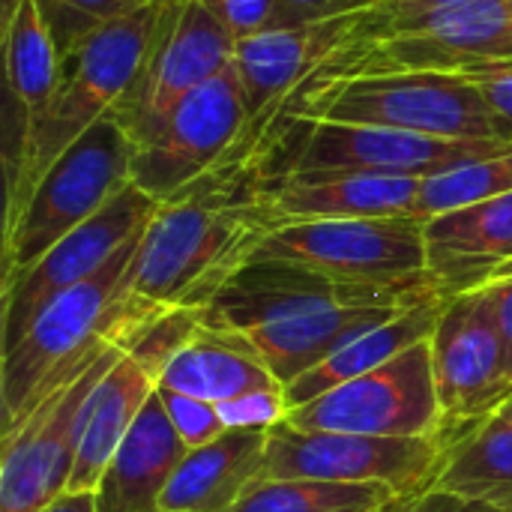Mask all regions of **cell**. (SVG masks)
I'll list each match as a JSON object with an SVG mask.
<instances>
[{"instance_id":"17","label":"cell","mask_w":512,"mask_h":512,"mask_svg":"<svg viewBox=\"0 0 512 512\" xmlns=\"http://www.w3.org/2000/svg\"><path fill=\"white\" fill-rule=\"evenodd\" d=\"M342 21L345 18L306 27H279L237 42L234 72L240 78L249 108V129L237 153L255 156V147L261 144L282 105L312 78V72L336 48Z\"/></svg>"},{"instance_id":"34","label":"cell","mask_w":512,"mask_h":512,"mask_svg":"<svg viewBox=\"0 0 512 512\" xmlns=\"http://www.w3.org/2000/svg\"><path fill=\"white\" fill-rule=\"evenodd\" d=\"M216 411H219L225 429L270 432L273 426L288 420V399H285V390H255V393H246V396L216 405Z\"/></svg>"},{"instance_id":"3","label":"cell","mask_w":512,"mask_h":512,"mask_svg":"<svg viewBox=\"0 0 512 512\" xmlns=\"http://www.w3.org/2000/svg\"><path fill=\"white\" fill-rule=\"evenodd\" d=\"M177 0H150L117 18L63 57L51 105L36 123L18 165L3 177V231L12 228L45 171L90 126L114 114L144 72Z\"/></svg>"},{"instance_id":"5","label":"cell","mask_w":512,"mask_h":512,"mask_svg":"<svg viewBox=\"0 0 512 512\" xmlns=\"http://www.w3.org/2000/svg\"><path fill=\"white\" fill-rule=\"evenodd\" d=\"M288 117H321L453 141L465 138L512 144L483 90L462 72L417 69L318 81L297 90L282 105L270 129Z\"/></svg>"},{"instance_id":"25","label":"cell","mask_w":512,"mask_h":512,"mask_svg":"<svg viewBox=\"0 0 512 512\" xmlns=\"http://www.w3.org/2000/svg\"><path fill=\"white\" fill-rule=\"evenodd\" d=\"M444 300H429L420 303L402 315H396L393 321L366 330L360 336H354L351 342H345L333 357H327L321 366H315L312 372H306L303 378H297L294 384L285 387V399H288V411L300 408L360 375H369L375 369H381L384 363L396 360L399 354H405L408 348L429 342L438 324Z\"/></svg>"},{"instance_id":"33","label":"cell","mask_w":512,"mask_h":512,"mask_svg":"<svg viewBox=\"0 0 512 512\" xmlns=\"http://www.w3.org/2000/svg\"><path fill=\"white\" fill-rule=\"evenodd\" d=\"M225 30L243 42L282 27V0H201Z\"/></svg>"},{"instance_id":"7","label":"cell","mask_w":512,"mask_h":512,"mask_svg":"<svg viewBox=\"0 0 512 512\" xmlns=\"http://www.w3.org/2000/svg\"><path fill=\"white\" fill-rule=\"evenodd\" d=\"M135 144L117 117L90 126L36 183L12 228L3 231L0 294L30 270L54 243L93 219L132 183Z\"/></svg>"},{"instance_id":"40","label":"cell","mask_w":512,"mask_h":512,"mask_svg":"<svg viewBox=\"0 0 512 512\" xmlns=\"http://www.w3.org/2000/svg\"><path fill=\"white\" fill-rule=\"evenodd\" d=\"M18 3H21V0H0V24H6V21L12 18V12H15Z\"/></svg>"},{"instance_id":"42","label":"cell","mask_w":512,"mask_h":512,"mask_svg":"<svg viewBox=\"0 0 512 512\" xmlns=\"http://www.w3.org/2000/svg\"><path fill=\"white\" fill-rule=\"evenodd\" d=\"M432 3H441V0H432Z\"/></svg>"},{"instance_id":"9","label":"cell","mask_w":512,"mask_h":512,"mask_svg":"<svg viewBox=\"0 0 512 512\" xmlns=\"http://www.w3.org/2000/svg\"><path fill=\"white\" fill-rule=\"evenodd\" d=\"M447 438H372L345 432H309L288 420L267 432L261 480L381 483L399 498L435 489L447 459Z\"/></svg>"},{"instance_id":"4","label":"cell","mask_w":512,"mask_h":512,"mask_svg":"<svg viewBox=\"0 0 512 512\" xmlns=\"http://www.w3.org/2000/svg\"><path fill=\"white\" fill-rule=\"evenodd\" d=\"M144 231L129 240L99 273L57 294L27 327L15 348L0 357L3 429L27 417L45 396L117 348L123 327L144 309L129 291V267Z\"/></svg>"},{"instance_id":"8","label":"cell","mask_w":512,"mask_h":512,"mask_svg":"<svg viewBox=\"0 0 512 512\" xmlns=\"http://www.w3.org/2000/svg\"><path fill=\"white\" fill-rule=\"evenodd\" d=\"M303 264L324 276L363 285H435L426 258V219H321L273 228L249 261Z\"/></svg>"},{"instance_id":"37","label":"cell","mask_w":512,"mask_h":512,"mask_svg":"<svg viewBox=\"0 0 512 512\" xmlns=\"http://www.w3.org/2000/svg\"><path fill=\"white\" fill-rule=\"evenodd\" d=\"M384 512H498L492 507H483L477 501L441 492V489H429L423 495H411V498H396Z\"/></svg>"},{"instance_id":"32","label":"cell","mask_w":512,"mask_h":512,"mask_svg":"<svg viewBox=\"0 0 512 512\" xmlns=\"http://www.w3.org/2000/svg\"><path fill=\"white\" fill-rule=\"evenodd\" d=\"M156 393H159V402H162L174 432L183 438V444L189 450L204 447V444H210L228 432L216 405L195 399V396H186V393H177V390H168V387H156Z\"/></svg>"},{"instance_id":"15","label":"cell","mask_w":512,"mask_h":512,"mask_svg":"<svg viewBox=\"0 0 512 512\" xmlns=\"http://www.w3.org/2000/svg\"><path fill=\"white\" fill-rule=\"evenodd\" d=\"M159 210V201L129 183L93 219L78 225L54 243L30 270H24L9 291H3L0 348L9 351L36 321V315L63 291L99 273L129 240H135Z\"/></svg>"},{"instance_id":"10","label":"cell","mask_w":512,"mask_h":512,"mask_svg":"<svg viewBox=\"0 0 512 512\" xmlns=\"http://www.w3.org/2000/svg\"><path fill=\"white\" fill-rule=\"evenodd\" d=\"M429 300H444L438 285H363L342 282L291 261L258 258L234 270L204 306V327L222 333H246L264 324L315 315L345 306L414 309Z\"/></svg>"},{"instance_id":"29","label":"cell","mask_w":512,"mask_h":512,"mask_svg":"<svg viewBox=\"0 0 512 512\" xmlns=\"http://www.w3.org/2000/svg\"><path fill=\"white\" fill-rule=\"evenodd\" d=\"M201 327V306H159L147 300L144 309L117 336V348L159 384L168 363L201 333Z\"/></svg>"},{"instance_id":"6","label":"cell","mask_w":512,"mask_h":512,"mask_svg":"<svg viewBox=\"0 0 512 512\" xmlns=\"http://www.w3.org/2000/svg\"><path fill=\"white\" fill-rule=\"evenodd\" d=\"M504 150H512V144L465 138L453 141L321 117H288L261 138L255 159L264 177L378 174L426 180Z\"/></svg>"},{"instance_id":"39","label":"cell","mask_w":512,"mask_h":512,"mask_svg":"<svg viewBox=\"0 0 512 512\" xmlns=\"http://www.w3.org/2000/svg\"><path fill=\"white\" fill-rule=\"evenodd\" d=\"M42 512H96V498L93 492H66Z\"/></svg>"},{"instance_id":"2","label":"cell","mask_w":512,"mask_h":512,"mask_svg":"<svg viewBox=\"0 0 512 512\" xmlns=\"http://www.w3.org/2000/svg\"><path fill=\"white\" fill-rule=\"evenodd\" d=\"M501 63H512V0H381L342 21L336 48L303 87L372 72H474Z\"/></svg>"},{"instance_id":"23","label":"cell","mask_w":512,"mask_h":512,"mask_svg":"<svg viewBox=\"0 0 512 512\" xmlns=\"http://www.w3.org/2000/svg\"><path fill=\"white\" fill-rule=\"evenodd\" d=\"M267 432L228 429L204 447H192L177 465L159 510L231 512L264 477Z\"/></svg>"},{"instance_id":"21","label":"cell","mask_w":512,"mask_h":512,"mask_svg":"<svg viewBox=\"0 0 512 512\" xmlns=\"http://www.w3.org/2000/svg\"><path fill=\"white\" fill-rule=\"evenodd\" d=\"M186 453L189 447L153 393L93 489L96 512H162L159 501Z\"/></svg>"},{"instance_id":"12","label":"cell","mask_w":512,"mask_h":512,"mask_svg":"<svg viewBox=\"0 0 512 512\" xmlns=\"http://www.w3.org/2000/svg\"><path fill=\"white\" fill-rule=\"evenodd\" d=\"M288 423L309 432H345L372 438H435L444 414L435 387L432 342H420L300 408L288 411Z\"/></svg>"},{"instance_id":"31","label":"cell","mask_w":512,"mask_h":512,"mask_svg":"<svg viewBox=\"0 0 512 512\" xmlns=\"http://www.w3.org/2000/svg\"><path fill=\"white\" fill-rule=\"evenodd\" d=\"M150 0H39L60 57Z\"/></svg>"},{"instance_id":"28","label":"cell","mask_w":512,"mask_h":512,"mask_svg":"<svg viewBox=\"0 0 512 512\" xmlns=\"http://www.w3.org/2000/svg\"><path fill=\"white\" fill-rule=\"evenodd\" d=\"M396 498L381 483L258 480L231 512H384Z\"/></svg>"},{"instance_id":"16","label":"cell","mask_w":512,"mask_h":512,"mask_svg":"<svg viewBox=\"0 0 512 512\" xmlns=\"http://www.w3.org/2000/svg\"><path fill=\"white\" fill-rule=\"evenodd\" d=\"M234 51L237 39L201 0H177L144 72L111 117L120 120L132 144L144 141L192 90L222 75L234 63Z\"/></svg>"},{"instance_id":"1","label":"cell","mask_w":512,"mask_h":512,"mask_svg":"<svg viewBox=\"0 0 512 512\" xmlns=\"http://www.w3.org/2000/svg\"><path fill=\"white\" fill-rule=\"evenodd\" d=\"M261 168L237 153L153 213L129 267V291L159 306H207L273 231Z\"/></svg>"},{"instance_id":"36","label":"cell","mask_w":512,"mask_h":512,"mask_svg":"<svg viewBox=\"0 0 512 512\" xmlns=\"http://www.w3.org/2000/svg\"><path fill=\"white\" fill-rule=\"evenodd\" d=\"M462 75H468L483 90V96L501 117L507 138L512 141V63L486 66V69H474V72H462Z\"/></svg>"},{"instance_id":"19","label":"cell","mask_w":512,"mask_h":512,"mask_svg":"<svg viewBox=\"0 0 512 512\" xmlns=\"http://www.w3.org/2000/svg\"><path fill=\"white\" fill-rule=\"evenodd\" d=\"M417 177L378 174H285L261 180V204L273 228L321 219L414 216Z\"/></svg>"},{"instance_id":"27","label":"cell","mask_w":512,"mask_h":512,"mask_svg":"<svg viewBox=\"0 0 512 512\" xmlns=\"http://www.w3.org/2000/svg\"><path fill=\"white\" fill-rule=\"evenodd\" d=\"M447 444L435 489L512 512V426L492 417L477 429L447 438Z\"/></svg>"},{"instance_id":"11","label":"cell","mask_w":512,"mask_h":512,"mask_svg":"<svg viewBox=\"0 0 512 512\" xmlns=\"http://www.w3.org/2000/svg\"><path fill=\"white\" fill-rule=\"evenodd\" d=\"M249 129V108L234 63L192 90L165 123L135 144L132 183L159 204L228 162Z\"/></svg>"},{"instance_id":"35","label":"cell","mask_w":512,"mask_h":512,"mask_svg":"<svg viewBox=\"0 0 512 512\" xmlns=\"http://www.w3.org/2000/svg\"><path fill=\"white\" fill-rule=\"evenodd\" d=\"M381 0H282V27H306L360 15Z\"/></svg>"},{"instance_id":"18","label":"cell","mask_w":512,"mask_h":512,"mask_svg":"<svg viewBox=\"0 0 512 512\" xmlns=\"http://www.w3.org/2000/svg\"><path fill=\"white\" fill-rule=\"evenodd\" d=\"M3 39V132H0V165L3 177L18 165L36 123L42 120L51 96L63 75V57L48 30L39 0H21L6 24Z\"/></svg>"},{"instance_id":"22","label":"cell","mask_w":512,"mask_h":512,"mask_svg":"<svg viewBox=\"0 0 512 512\" xmlns=\"http://www.w3.org/2000/svg\"><path fill=\"white\" fill-rule=\"evenodd\" d=\"M408 309H384V306H345L327 309L315 315H300L276 324H264L246 333H231L246 351H252L270 375L288 387L327 357H333L354 336L375 330ZM222 333V330H219Z\"/></svg>"},{"instance_id":"30","label":"cell","mask_w":512,"mask_h":512,"mask_svg":"<svg viewBox=\"0 0 512 512\" xmlns=\"http://www.w3.org/2000/svg\"><path fill=\"white\" fill-rule=\"evenodd\" d=\"M512 192V150L465 162L444 174L420 180V195L414 204L417 219H432L459 207H471Z\"/></svg>"},{"instance_id":"26","label":"cell","mask_w":512,"mask_h":512,"mask_svg":"<svg viewBox=\"0 0 512 512\" xmlns=\"http://www.w3.org/2000/svg\"><path fill=\"white\" fill-rule=\"evenodd\" d=\"M159 387L204 399L210 405H222L255 390H285L231 333L210 327H201V333L168 363Z\"/></svg>"},{"instance_id":"20","label":"cell","mask_w":512,"mask_h":512,"mask_svg":"<svg viewBox=\"0 0 512 512\" xmlns=\"http://www.w3.org/2000/svg\"><path fill=\"white\" fill-rule=\"evenodd\" d=\"M429 273L444 300L512 273V192L426 219Z\"/></svg>"},{"instance_id":"41","label":"cell","mask_w":512,"mask_h":512,"mask_svg":"<svg viewBox=\"0 0 512 512\" xmlns=\"http://www.w3.org/2000/svg\"><path fill=\"white\" fill-rule=\"evenodd\" d=\"M498 420H501V423H507V426H512V399L504 405V408H501V411H498Z\"/></svg>"},{"instance_id":"13","label":"cell","mask_w":512,"mask_h":512,"mask_svg":"<svg viewBox=\"0 0 512 512\" xmlns=\"http://www.w3.org/2000/svg\"><path fill=\"white\" fill-rule=\"evenodd\" d=\"M117 357L120 348H108L27 417L3 429L0 512H42L69 492L87 399Z\"/></svg>"},{"instance_id":"38","label":"cell","mask_w":512,"mask_h":512,"mask_svg":"<svg viewBox=\"0 0 512 512\" xmlns=\"http://www.w3.org/2000/svg\"><path fill=\"white\" fill-rule=\"evenodd\" d=\"M483 291L489 297L492 318H495V327L501 333L504 354H507V372H510L512 378V273L489 282V285H483Z\"/></svg>"},{"instance_id":"24","label":"cell","mask_w":512,"mask_h":512,"mask_svg":"<svg viewBox=\"0 0 512 512\" xmlns=\"http://www.w3.org/2000/svg\"><path fill=\"white\" fill-rule=\"evenodd\" d=\"M156 381L120 351L111 369L102 375L84 408V429L69 480V492H93L114 459L123 438L132 432L144 405L156 393Z\"/></svg>"},{"instance_id":"14","label":"cell","mask_w":512,"mask_h":512,"mask_svg":"<svg viewBox=\"0 0 512 512\" xmlns=\"http://www.w3.org/2000/svg\"><path fill=\"white\" fill-rule=\"evenodd\" d=\"M429 342L444 414L441 432L456 438L498 417L512 399V378L486 291L444 300Z\"/></svg>"}]
</instances>
